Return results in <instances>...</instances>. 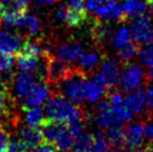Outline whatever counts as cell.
I'll list each match as a JSON object with an SVG mask.
<instances>
[{
    "instance_id": "6da1fadb",
    "label": "cell",
    "mask_w": 153,
    "mask_h": 152,
    "mask_svg": "<svg viewBox=\"0 0 153 152\" xmlns=\"http://www.w3.org/2000/svg\"><path fill=\"white\" fill-rule=\"evenodd\" d=\"M45 112L47 120L60 123H68L79 118H86V115L78 106L74 105L72 102L68 101L58 92H53L51 97L47 98Z\"/></svg>"
},
{
    "instance_id": "7a4b0ae2",
    "label": "cell",
    "mask_w": 153,
    "mask_h": 152,
    "mask_svg": "<svg viewBox=\"0 0 153 152\" xmlns=\"http://www.w3.org/2000/svg\"><path fill=\"white\" fill-rule=\"evenodd\" d=\"M85 83L86 77L84 71L78 67L69 66L54 92H58L73 104L78 105L86 98Z\"/></svg>"
},
{
    "instance_id": "3957f363",
    "label": "cell",
    "mask_w": 153,
    "mask_h": 152,
    "mask_svg": "<svg viewBox=\"0 0 153 152\" xmlns=\"http://www.w3.org/2000/svg\"><path fill=\"white\" fill-rule=\"evenodd\" d=\"M130 34L136 44H148L153 40V25L149 16L142 15L135 17L130 25Z\"/></svg>"
},
{
    "instance_id": "277c9868",
    "label": "cell",
    "mask_w": 153,
    "mask_h": 152,
    "mask_svg": "<svg viewBox=\"0 0 153 152\" xmlns=\"http://www.w3.org/2000/svg\"><path fill=\"white\" fill-rule=\"evenodd\" d=\"M144 78V71L137 64L126 63L122 74L119 77V82L124 92H131L137 89Z\"/></svg>"
},
{
    "instance_id": "5b68a950",
    "label": "cell",
    "mask_w": 153,
    "mask_h": 152,
    "mask_svg": "<svg viewBox=\"0 0 153 152\" xmlns=\"http://www.w3.org/2000/svg\"><path fill=\"white\" fill-rule=\"evenodd\" d=\"M96 123L98 127L104 130H108V129L115 127H121V124H122V120L114 112L107 98L98 103Z\"/></svg>"
},
{
    "instance_id": "8992f818",
    "label": "cell",
    "mask_w": 153,
    "mask_h": 152,
    "mask_svg": "<svg viewBox=\"0 0 153 152\" xmlns=\"http://www.w3.org/2000/svg\"><path fill=\"white\" fill-rule=\"evenodd\" d=\"M17 141L20 152H30L40 142H43L44 139L42 135V131L38 127H27L22 129Z\"/></svg>"
},
{
    "instance_id": "52a82bcc",
    "label": "cell",
    "mask_w": 153,
    "mask_h": 152,
    "mask_svg": "<svg viewBox=\"0 0 153 152\" xmlns=\"http://www.w3.org/2000/svg\"><path fill=\"white\" fill-rule=\"evenodd\" d=\"M48 94H49L48 85L44 82H40V80L36 82L33 85L31 89L29 91L28 95L24 100L22 109H28V107H33V106L43 104L44 102L47 101Z\"/></svg>"
},
{
    "instance_id": "ba28073f",
    "label": "cell",
    "mask_w": 153,
    "mask_h": 152,
    "mask_svg": "<svg viewBox=\"0 0 153 152\" xmlns=\"http://www.w3.org/2000/svg\"><path fill=\"white\" fill-rule=\"evenodd\" d=\"M116 4V0H85V8L98 17L112 20Z\"/></svg>"
},
{
    "instance_id": "9c48e42d",
    "label": "cell",
    "mask_w": 153,
    "mask_h": 152,
    "mask_svg": "<svg viewBox=\"0 0 153 152\" xmlns=\"http://www.w3.org/2000/svg\"><path fill=\"white\" fill-rule=\"evenodd\" d=\"M123 104L131 111L133 115L144 113L146 109V95L143 89H135L128 92L123 101Z\"/></svg>"
},
{
    "instance_id": "30bf717a",
    "label": "cell",
    "mask_w": 153,
    "mask_h": 152,
    "mask_svg": "<svg viewBox=\"0 0 153 152\" xmlns=\"http://www.w3.org/2000/svg\"><path fill=\"white\" fill-rule=\"evenodd\" d=\"M22 36L10 29L0 30V51L15 55L22 46Z\"/></svg>"
},
{
    "instance_id": "8fae6325",
    "label": "cell",
    "mask_w": 153,
    "mask_h": 152,
    "mask_svg": "<svg viewBox=\"0 0 153 152\" xmlns=\"http://www.w3.org/2000/svg\"><path fill=\"white\" fill-rule=\"evenodd\" d=\"M107 91V87L102 76L100 73L94 74L92 80H87L85 83V94L86 98L88 100L89 103H95L97 102L103 94Z\"/></svg>"
},
{
    "instance_id": "7c38bea8",
    "label": "cell",
    "mask_w": 153,
    "mask_h": 152,
    "mask_svg": "<svg viewBox=\"0 0 153 152\" xmlns=\"http://www.w3.org/2000/svg\"><path fill=\"white\" fill-rule=\"evenodd\" d=\"M145 138L144 125L142 123L130 124L125 127V145L131 150H136L142 145Z\"/></svg>"
},
{
    "instance_id": "4fadbf2b",
    "label": "cell",
    "mask_w": 153,
    "mask_h": 152,
    "mask_svg": "<svg viewBox=\"0 0 153 152\" xmlns=\"http://www.w3.org/2000/svg\"><path fill=\"white\" fill-rule=\"evenodd\" d=\"M104 83L106 85L107 89H113L117 84L120 77V67L119 63L114 59H104L102 64V68L100 72Z\"/></svg>"
},
{
    "instance_id": "5bb4252c",
    "label": "cell",
    "mask_w": 153,
    "mask_h": 152,
    "mask_svg": "<svg viewBox=\"0 0 153 152\" xmlns=\"http://www.w3.org/2000/svg\"><path fill=\"white\" fill-rule=\"evenodd\" d=\"M83 54L84 51L81 45L76 42H64L58 47L56 57L66 64H73L81 58Z\"/></svg>"
},
{
    "instance_id": "9a60e30c",
    "label": "cell",
    "mask_w": 153,
    "mask_h": 152,
    "mask_svg": "<svg viewBox=\"0 0 153 152\" xmlns=\"http://www.w3.org/2000/svg\"><path fill=\"white\" fill-rule=\"evenodd\" d=\"M35 80H36V77L33 74L26 72H19L16 80H13L15 82V91H16L18 98L25 100L26 96L29 93V91L33 87V85L36 83Z\"/></svg>"
},
{
    "instance_id": "2e32d148",
    "label": "cell",
    "mask_w": 153,
    "mask_h": 152,
    "mask_svg": "<svg viewBox=\"0 0 153 152\" xmlns=\"http://www.w3.org/2000/svg\"><path fill=\"white\" fill-rule=\"evenodd\" d=\"M122 7L125 20L142 16L146 11V2L144 0H124Z\"/></svg>"
},
{
    "instance_id": "e0dca14e",
    "label": "cell",
    "mask_w": 153,
    "mask_h": 152,
    "mask_svg": "<svg viewBox=\"0 0 153 152\" xmlns=\"http://www.w3.org/2000/svg\"><path fill=\"white\" fill-rule=\"evenodd\" d=\"M73 143H74V135L72 134L71 130L68 129L67 124L62 123L59 130H58V133H57V136L55 139V142H54L55 147L63 150V151H66V150L73 148Z\"/></svg>"
},
{
    "instance_id": "ac0fdd59",
    "label": "cell",
    "mask_w": 153,
    "mask_h": 152,
    "mask_svg": "<svg viewBox=\"0 0 153 152\" xmlns=\"http://www.w3.org/2000/svg\"><path fill=\"white\" fill-rule=\"evenodd\" d=\"M74 152H93V134L87 131H82L74 138Z\"/></svg>"
},
{
    "instance_id": "d6986e66",
    "label": "cell",
    "mask_w": 153,
    "mask_h": 152,
    "mask_svg": "<svg viewBox=\"0 0 153 152\" xmlns=\"http://www.w3.org/2000/svg\"><path fill=\"white\" fill-rule=\"evenodd\" d=\"M26 112V122L30 127H39L43 125V123L46 121L44 111L39 105L24 109Z\"/></svg>"
},
{
    "instance_id": "ffe728a7",
    "label": "cell",
    "mask_w": 153,
    "mask_h": 152,
    "mask_svg": "<svg viewBox=\"0 0 153 152\" xmlns=\"http://www.w3.org/2000/svg\"><path fill=\"white\" fill-rule=\"evenodd\" d=\"M106 139L113 148H121L125 145V127H115L108 129Z\"/></svg>"
},
{
    "instance_id": "44dd1931",
    "label": "cell",
    "mask_w": 153,
    "mask_h": 152,
    "mask_svg": "<svg viewBox=\"0 0 153 152\" xmlns=\"http://www.w3.org/2000/svg\"><path fill=\"white\" fill-rule=\"evenodd\" d=\"M40 20L38 18L34 16V15H28L27 13V18H26L25 25L22 26L20 30H22V37H31L35 36L39 33L40 30Z\"/></svg>"
},
{
    "instance_id": "7402d4cb",
    "label": "cell",
    "mask_w": 153,
    "mask_h": 152,
    "mask_svg": "<svg viewBox=\"0 0 153 152\" xmlns=\"http://www.w3.org/2000/svg\"><path fill=\"white\" fill-rule=\"evenodd\" d=\"M132 42H132L131 34L126 28H120L113 36V46L116 49V51L126 48Z\"/></svg>"
},
{
    "instance_id": "603a6c76",
    "label": "cell",
    "mask_w": 153,
    "mask_h": 152,
    "mask_svg": "<svg viewBox=\"0 0 153 152\" xmlns=\"http://www.w3.org/2000/svg\"><path fill=\"white\" fill-rule=\"evenodd\" d=\"M93 152H112L111 144L101 130H96L93 134Z\"/></svg>"
},
{
    "instance_id": "cb8c5ba5",
    "label": "cell",
    "mask_w": 153,
    "mask_h": 152,
    "mask_svg": "<svg viewBox=\"0 0 153 152\" xmlns=\"http://www.w3.org/2000/svg\"><path fill=\"white\" fill-rule=\"evenodd\" d=\"M86 17H87L86 13H79V11L72 9L71 7H67V13H66L64 21L68 27L75 28V27H79L85 21Z\"/></svg>"
},
{
    "instance_id": "d4e9b609",
    "label": "cell",
    "mask_w": 153,
    "mask_h": 152,
    "mask_svg": "<svg viewBox=\"0 0 153 152\" xmlns=\"http://www.w3.org/2000/svg\"><path fill=\"white\" fill-rule=\"evenodd\" d=\"M137 54L141 63L144 64L149 68L153 67V40L148 42V45L145 44L144 47L140 48L137 51Z\"/></svg>"
},
{
    "instance_id": "484cf974",
    "label": "cell",
    "mask_w": 153,
    "mask_h": 152,
    "mask_svg": "<svg viewBox=\"0 0 153 152\" xmlns=\"http://www.w3.org/2000/svg\"><path fill=\"white\" fill-rule=\"evenodd\" d=\"M18 10H27V8H24L17 0H0V17Z\"/></svg>"
},
{
    "instance_id": "4316f807",
    "label": "cell",
    "mask_w": 153,
    "mask_h": 152,
    "mask_svg": "<svg viewBox=\"0 0 153 152\" xmlns=\"http://www.w3.org/2000/svg\"><path fill=\"white\" fill-rule=\"evenodd\" d=\"M100 62V57L96 53L93 51H89V53H84L82 57L79 58V64H81V67H83L84 69H93Z\"/></svg>"
},
{
    "instance_id": "83f0119b",
    "label": "cell",
    "mask_w": 153,
    "mask_h": 152,
    "mask_svg": "<svg viewBox=\"0 0 153 152\" xmlns=\"http://www.w3.org/2000/svg\"><path fill=\"white\" fill-rule=\"evenodd\" d=\"M111 34V28L110 26L106 24H103V22H96L93 26V35L94 37L96 38L97 40L102 42L105 38H107Z\"/></svg>"
},
{
    "instance_id": "f1b7e54d",
    "label": "cell",
    "mask_w": 153,
    "mask_h": 152,
    "mask_svg": "<svg viewBox=\"0 0 153 152\" xmlns=\"http://www.w3.org/2000/svg\"><path fill=\"white\" fill-rule=\"evenodd\" d=\"M137 51H139V48L136 46V42H132L126 48L117 51V54H119L120 58L122 59L124 63H128L135 56V54H137Z\"/></svg>"
},
{
    "instance_id": "f546056e",
    "label": "cell",
    "mask_w": 153,
    "mask_h": 152,
    "mask_svg": "<svg viewBox=\"0 0 153 152\" xmlns=\"http://www.w3.org/2000/svg\"><path fill=\"white\" fill-rule=\"evenodd\" d=\"M10 132L6 127L0 124V152H7L10 147Z\"/></svg>"
},
{
    "instance_id": "4dcf8cb0",
    "label": "cell",
    "mask_w": 153,
    "mask_h": 152,
    "mask_svg": "<svg viewBox=\"0 0 153 152\" xmlns=\"http://www.w3.org/2000/svg\"><path fill=\"white\" fill-rule=\"evenodd\" d=\"M13 60H15V56L13 55L6 54V53L0 51V72L13 67Z\"/></svg>"
},
{
    "instance_id": "1f68e13d",
    "label": "cell",
    "mask_w": 153,
    "mask_h": 152,
    "mask_svg": "<svg viewBox=\"0 0 153 152\" xmlns=\"http://www.w3.org/2000/svg\"><path fill=\"white\" fill-rule=\"evenodd\" d=\"M30 152H56V147L55 144L51 143V142L43 141Z\"/></svg>"
},
{
    "instance_id": "d6a6232c",
    "label": "cell",
    "mask_w": 153,
    "mask_h": 152,
    "mask_svg": "<svg viewBox=\"0 0 153 152\" xmlns=\"http://www.w3.org/2000/svg\"><path fill=\"white\" fill-rule=\"evenodd\" d=\"M69 7L79 13H86L85 0H68Z\"/></svg>"
},
{
    "instance_id": "836d02e7",
    "label": "cell",
    "mask_w": 153,
    "mask_h": 152,
    "mask_svg": "<svg viewBox=\"0 0 153 152\" xmlns=\"http://www.w3.org/2000/svg\"><path fill=\"white\" fill-rule=\"evenodd\" d=\"M66 13H67V7L66 6H64V4L58 6V8L56 9V17H57V19L64 21L65 17H66Z\"/></svg>"
},
{
    "instance_id": "e575fe53",
    "label": "cell",
    "mask_w": 153,
    "mask_h": 152,
    "mask_svg": "<svg viewBox=\"0 0 153 152\" xmlns=\"http://www.w3.org/2000/svg\"><path fill=\"white\" fill-rule=\"evenodd\" d=\"M145 95H146V106L151 111H153V86L148 89Z\"/></svg>"
},
{
    "instance_id": "d590c367",
    "label": "cell",
    "mask_w": 153,
    "mask_h": 152,
    "mask_svg": "<svg viewBox=\"0 0 153 152\" xmlns=\"http://www.w3.org/2000/svg\"><path fill=\"white\" fill-rule=\"evenodd\" d=\"M144 133H145V136H146V138H149L150 140H153V124H151V123L145 124Z\"/></svg>"
},
{
    "instance_id": "8d00e7d4",
    "label": "cell",
    "mask_w": 153,
    "mask_h": 152,
    "mask_svg": "<svg viewBox=\"0 0 153 152\" xmlns=\"http://www.w3.org/2000/svg\"><path fill=\"white\" fill-rule=\"evenodd\" d=\"M39 4H51L56 2L57 0H37Z\"/></svg>"
},
{
    "instance_id": "74e56055",
    "label": "cell",
    "mask_w": 153,
    "mask_h": 152,
    "mask_svg": "<svg viewBox=\"0 0 153 152\" xmlns=\"http://www.w3.org/2000/svg\"><path fill=\"white\" fill-rule=\"evenodd\" d=\"M146 78L150 82H153V67L149 68V72L146 73Z\"/></svg>"
},
{
    "instance_id": "f35d334b",
    "label": "cell",
    "mask_w": 153,
    "mask_h": 152,
    "mask_svg": "<svg viewBox=\"0 0 153 152\" xmlns=\"http://www.w3.org/2000/svg\"><path fill=\"white\" fill-rule=\"evenodd\" d=\"M17 1L22 4L24 8H27V7H28V4L30 2V0H17Z\"/></svg>"
},
{
    "instance_id": "ab89813d",
    "label": "cell",
    "mask_w": 153,
    "mask_h": 152,
    "mask_svg": "<svg viewBox=\"0 0 153 152\" xmlns=\"http://www.w3.org/2000/svg\"><path fill=\"white\" fill-rule=\"evenodd\" d=\"M144 152H153V140H151V142H150V144L146 147Z\"/></svg>"
},
{
    "instance_id": "60d3db41",
    "label": "cell",
    "mask_w": 153,
    "mask_h": 152,
    "mask_svg": "<svg viewBox=\"0 0 153 152\" xmlns=\"http://www.w3.org/2000/svg\"><path fill=\"white\" fill-rule=\"evenodd\" d=\"M148 4L150 6V9H151V11L153 13V0H148Z\"/></svg>"
},
{
    "instance_id": "b9f144b4",
    "label": "cell",
    "mask_w": 153,
    "mask_h": 152,
    "mask_svg": "<svg viewBox=\"0 0 153 152\" xmlns=\"http://www.w3.org/2000/svg\"><path fill=\"white\" fill-rule=\"evenodd\" d=\"M60 152H66V151H63V150H62V151H60Z\"/></svg>"
}]
</instances>
